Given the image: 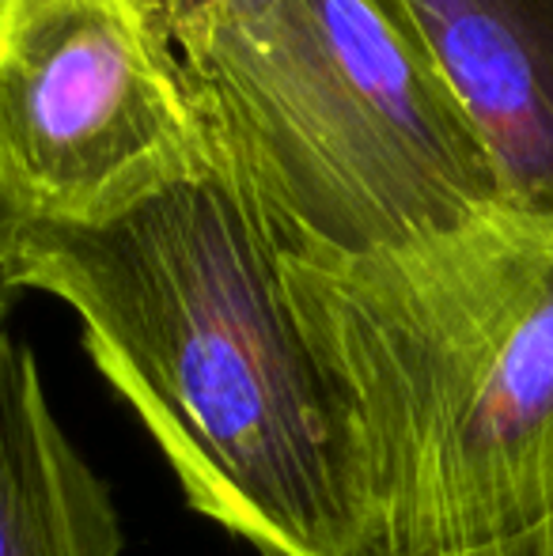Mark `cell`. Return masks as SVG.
<instances>
[{
    "label": "cell",
    "mask_w": 553,
    "mask_h": 556,
    "mask_svg": "<svg viewBox=\"0 0 553 556\" xmlns=\"http://www.w3.org/2000/svg\"><path fill=\"white\" fill-rule=\"evenodd\" d=\"M8 288L80 318L84 349L186 504L262 556L376 545L353 428L221 160L96 224L23 227Z\"/></svg>",
    "instance_id": "obj_1"
},
{
    "label": "cell",
    "mask_w": 553,
    "mask_h": 556,
    "mask_svg": "<svg viewBox=\"0 0 553 556\" xmlns=\"http://www.w3.org/2000/svg\"><path fill=\"white\" fill-rule=\"evenodd\" d=\"M280 285L353 428L372 549L553 519V220L489 208L387 254L280 257Z\"/></svg>",
    "instance_id": "obj_2"
},
{
    "label": "cell",
    "mask_w": 553,
    "mask_h": 556,
    "mask_svg": "<svg viewBox=\"0 0 553 556\" xmlns=\"http://www.w3.org/2000/svg\"><path fill=\"white\" fill-rule=\"evenodd\" d=\"M167 30L280 257L387 254L501 208L478 132L384 0H209Z\"/></svg>",
    "instance_id": "obj_3"
},
{
    "label": "cell",
    "mask_w": 553,
    "mask_h": 556,
    "mask_svg": "<svg viewBox=\"0 0 553 556\" xmlns=\"http://www.w3.org/2000/svg\"><path fill=\"white\" fill-rule=\"evenodd\" d=\"M213 160L155 0H12L0 186L27 220L96 224Z\"/></svg>",
    "instance_id": "obj_4"
},
{
    "label": "cell",
    "mask_w": 553,
    "mask_h": 556,
    "mask_svg": "<svg viewBox=\"0 0 553 556\" xmlns=\"http://www.w3.org/2000/svg\"><path fill=\"white\" fill-rule=\"evenodd\" d=\"M463 106L501 208L553 220V0H384Z\"/></svg>",
    "instance_id": "obj_5"
},
{
    "label": "cell",
    "mask_w": 553,
    "mask_h": 556,
    "mask_svg": "<svg viewBox=\"0 0 553 556\" xmlns=\"http://www.w3.org/2000/svg\"><path fill=\"white\" fill-rule=\"evenodd\" d=\"M103 477L58 425L27 344L0 323V556H122Z\"/></svg>",
    "instance_id": "obj_6"
},
{
    "label": "cell",
    "mask_w": 553,
    "mask_h": 556,
    "mask_svg": "<svg viewBox=\"0 0 553 556\" xmlns=\"http://www.w3.org/2000/svg\"><path fill=\"white\" fill-rule=\"evenodd\" d=\"M364 556H553V519L539 522L531 530L519 534L497 538V542L466 545V549H448V553H391V549H368Z\"/></svg>",
    "instance_id": "obj_7"
},
{
    "label": "cell",
    "mask_w": 553,
    "mask_h": 556,
    "mask_svg": "<svg viewBox=\"0 0 553 556\" xmlns=\"http://www.w3.org/2000/svg\"><path fill=\"white\" fill-rule=\"evenodd\" d=\"M30 220L23 216V208L12 201V193L0 186V323L8 318V269L15 262V250H20L23 227Z\"/></svg>",
    "instance_id": "obj_8"
},
{
    "label": "cell",
    "mask_w": 553,
    "mask_h": 556,
    "mask_svg": "<svg viewBox=\"0 0 553 556\" xmlns=\"http://www.w3.org/2000/svg\"><path fill=\"white\" fill-rule=\"evenodd\" d=\"M155 4H160L163 20L175 23V20H183V15L198 12V8H201V4H209V0H155Z\"/></svg>",
    "instance_id": "obj_9"
},
{
    "label": "cell",
    "mask_w": 553,
    "mask_h": 556,
    "mask_svg": "<svg viewBox=\"0 0 553 556\" xmlns=\"http://www.w3.org/2000/svg\"><path fill=\"white\" fill-rule=\"evenodd\" d=\"M8 4H12V0H0V23H4V12H8Z\"/></svg>",
    "instance_id": "obj_10"
}]
</instances>
